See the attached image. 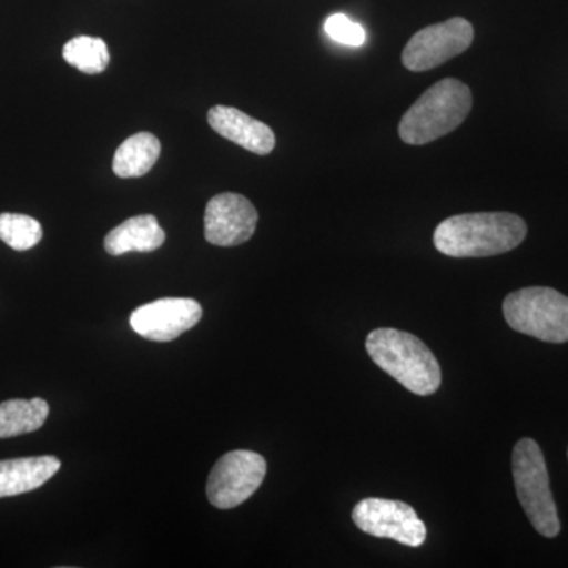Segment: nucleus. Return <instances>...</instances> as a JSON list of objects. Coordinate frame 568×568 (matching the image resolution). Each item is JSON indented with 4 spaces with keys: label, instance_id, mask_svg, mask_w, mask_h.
Wrapping results in <instances>:
<instances>
[{
    "label": "nucleus",
    "instance_id": "1",
    "mask_svg": "<svg viewBox=\"0 0 568 568\" xmlns=\"http://www.w3.org/2000/svg\"><path fill=\"white\" fill-rule=\"evenodd\" d=\"M526 234L525 220L514 213H463L439 223L433 242L446 256L488 257L517 248Z\"/></svg>",
    "mask_w": 568,
    "mask_h": 568
},
{
    "label": "nucleus",
    "instance_id": "2",
    "mask_svg": "<svg viewBox=\"0 0 568 568\" xmlns=\"http://www.w3.org/2000/svg\"><path fill=\"white\" fill-rule=\"evenodd\" d=\"M366 353L381 369L418 396L435 394L443 383L439 362L416 335L376 328L366 336Z\"/></svg>",
    "mask_w": 568,
    "mask_h": 568
},
{
    "label": "nucleus",
    "instance_id": "3",
    "mask_svg": "<svg viewBox=\"0 0 568 568\" xmlns=\"http://www.w3.org/2000/svg\"><path fill=\"white\" fill-rule=\"evenodd\" d=\"M473 108V93L465 82L446 78L407 110L399 122L403 142L424 145L457 130Z\"/></svg>",
    "mask_w": 568,
    "mask_h": 568
},
{
    "label": "nucleus",
    "instance_id": "4",
    "mask_svg": "<svg viewBox=\"0 0 568 568\" xmlns=\"http://www.w3.org/2000/svg\"><path fill=\"white\" fill-rule=\"evenodd\" d=\"M515 489L530 525L540 536L555 538L560 532L558 507L549 488L544 452L530 437L518 440L511 455Z\"/></svg>",
    "mask_w": 568,
    "mask_h": 568
},
{
    "label": "nucleus",
    "instance_id": "5",
    "mask_svg": "<svg viewBox=\"0 0 568 568\" xmlns=\"http://www.w3.org/2000/svg\"><path fill=\"white\" fill-rule=\"evenodd\" d=\"M504 317L514 331L547 343L568 342V297L552 287H523L508 294Z\"/></svg>",
    "mask_w": 568,
    "mask_h": 568
},
{
    "label": "nucleus",
    "instance_id": "6",
    "mask_svg": "<svg viewBox=\"0 0 568 568\" xmlns=\"http://www.w3.org/2000/svg\"><path fill=\"white\" fill-rule=\"evenodd\" d=\"M265 473L267 463L256 452L234 450L223 455L209 476V503L220 510L241 506L263 485Z\"/></svg>",
    "mask_w": 568,
    "mask_h": 568
},
{
    "label": "nucleus",
    "instance_id": "7",
    "mask_svg": "<svg viewBox=\"0 0 568 568\" xmlns=\"http://www.w3.org/2000/svg\"><path fill=\"white\" fill-rule=\"evenodd\" d=\"M353 521L368 536L390 538L406 547L418 548L426 540L425 523L402 500L366 497L354 507Z\"/></svg>",
    "mask_w": 568,
    "mask_h": 568
},
{
    "label": "nucleus",
    "instance_id": "8",
    "mask_svg": "<svg viewBox=\"0 0 568 568\" xmlns=\"http://www.w3.org/2000/svg\"><path fill=\"white\" fill-rule=\"evenodd\" d=\"M474 28L465 18H452L428 26L407 41L403 65L410 71H428L463 54L473 44Z\"/></svg>",
    "mask_w": 568,
    "mask_h": 568
},
{
    "label": "nucleus",
    "instance_id": "9",
    "mask_svg": "<svg viewBox=\"0 0 568 568\" xmlns=\"http://www.w3.org/2000/svg\"><path fill=\"white\" fill-rule=\"evenodd\" d=\"M203 317V306L193 298H160L142 305L130 316V325L142 338L168 343L179 338Z\"/></svg>",
    "mask_w": 568,
    "mask_h": 568
},
{
    "label": "nucleus",
    "instance_id": "10",
    "mask_svg": "<svg viewBox=\"0 0 568 568\" xmlns=\"http://www.w3.org/2000/svg\"><path fill=\"white\" fill-rule=\"evenodd\" d=\"M256 224L257 211L242 194H216L205 207L204 235L212 245L245 244L253 237Z\"/></svg>",
    "mask_w": 568,
    "mask_h": 568
},
{
    "label": "nucleus",
    "instance_id": "11",
    "mask_svg": "<svg viewBox=\"0 0 568 568\" xmlns=\"http://www.w3.org/2000/svg\"><path fill=\"white\" fill-rule=\"evenodd\" d=\"M213 132L241 145L256 155H267L274 151L275 134L271 126L250 118L245 112L231 106H213L207 115Z\"/></svg>",
    "mask_w": 568,
    "mask_h": 568
},
{
    "label": "nucleus",
    "instance_id": "12",
    "mask_svg": "<svg viewBox=\"0 0 568 568\" xmlns=\"http://www.w3.org/2000/svg\"><path fill=\"white\" fill-rule=\"evenodd\" d=\"M61 469L55 457H29L0 462V497L31 493L47 484Z\"/></svg>",
    "mask_w": 568,
    "mask_h": 568
},
{
    "label": "nucleus",
    "instance_id": "13",
    "mask_svg": "<svg viewBox=\"0 0 568 568\" xmlns=\"http://www.w3.org/2000/svg\"><path fill=\"white\" fill-rule=\"evenodd\" d=\"M166 241L163 227L153 215H138L110 231L104 239V248L112 256L125 253H151Z\"/></svg>",
    "mask_w": 568,
    "mask_h": 568
},
{
    "label": "nucleus",
    "instance_id": "14",
    "mask_svg": "<svg viewBox=\"0 0 568 568\" xmlns=\"http://www.w3.org/2000/svg\"><path fill=\"white\" fill-rule=\"evenodd\" d=\"M162 144L155 134L142 132L122 142L115 151L112 170L118 178H142L155 166Z\"/></svg>",
    "mask_w": 568,
    "mask_h": 568
},
{
    "label": "nucleus",
    "instance_id": "15",
    "mask_svg": "<svg viewBox=\"0 0 568 568\" xmlns=\"http://www.w3.org/2000/svg\"><path fill=\"white\" fill-rule=\"evenodd\" d=\"M50 416L44 399H9L0 403V439L37 432Z\"/></svg>",
    "mask_w": 568,
    "mask_h": 568
},
{
    "label": "nucleus",
    "instance_id": "16",
    "mask_svg": "<svg viewBox=\"0 0 568 568\" xmlns=\"http://www.w3.org/2000/svg\"><path fill=\"white\" fill-rule=\"evenodd\" d=\"M63 59L74 69L88 74H99L110 65V50L102 39L74 37L63 47Z\"/></svg>",
    "mask_w": 568,
    "mask_h": 568
},
{
    "label": "nucleus",
    "instance_id": "17",
    "mask_svg": "<svg viewBox=\"0 0 568 568\" xmlns=\"http://www.w3.org/2000/svg\"><path fill=\"white\" fill-rule=\"evenodd\" d=\"M43 237L41 224L21 213H0V241L17 252H26L39 244Z\"/></svg>",
    "mask_w": 568,
    "mask_h": 568
},
{
    "label": "nucleus",
    "instance_id": "18",
    "mask_svg": "<svg viewBox=\"0 0 568 568\" xmlns=\"http://www.w3.org/2000/svg\"><path fill=\"white\" fill-rule=\"evenodd\" d=\"M325 33L336 43L346 44V47H362L366 40L365 29L343 13L332 14L327 18Z\"/></svg>",
    "mask_w": 568,
    "mask_h": 568
},
{
    "label": "nucleus",
    "instance_id": "19",
    "mask_svg": "<svg viewBox=\"0 0 568 568\" xmlns=\"http://www.w3.org/2000/svg\"><path fill=\"white\" fill-rule=\"evenodd\" d=\"M567 457H568V450H567Z\"/></svg>",
    "mask_w": 568,
    "mask_h": 568
}]
</instances>
